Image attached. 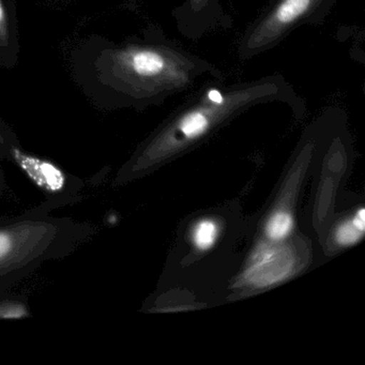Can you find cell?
<instances>
[{
  "instance_id": "6da1fadb",
  "label": "cell",
  "mask_w": 365,
  "mask_h": 365,
  "mask_svg": "<svg viewBox=\"0 0 365 365\" xmlns=\"http://www.w3.org/2000/svg\"><path fill=\"white\" fill-rule=\"evenodd\" d=\"M104 78L115 99L145 108L223 78L221 69L187 50L159 26L106 53Z\"/></svg>"
},
{
  "instance_id": "7a4b0ae2",
  "label": "cell",
  "mask_w": 365,
  "mask_h": 365,
  "mask_svg": "<svg viewBox=\"0 0 365 365\" xmlns=\"http://www.w3.org/2000/svg\"><path fill=\"white\" fill-rule=\"evenodd\" d=\"M339 0H273L251 23L239 41L238 58L245 61L279 46L305 25H322Z\"/></svg>"
},
{
  "instance_id": "3957f363",
  "label": "cell",
  "mask_w": 365,
  "mask_h": 365,
  "mask_svg": "<svg viewBox=\"0 0 365 365\" xmlns=\"http://www.w3.org/2000/svg\"><path fill=\"white\" fill-rule=\"evenodd\" d=\"M170 14L178 33L193 41L217 31L230 29L234 24L222 0H182Z\"/></svg>"
},
{
  "instance_id": "277c9868",
  "label": "cell",
  "mask_w": 365,
  "mask_h": 365,
  "mask_svg": "<svg viewBox=\"0 0 365 365\" xmlns=\"http://www.w3.org/2000/svg\"><path fill=\"white\" fill-rule=\"evenodd\" d=\"M12 157L21 170L38 185L46 191L57 193L66 185V176L61 170L51 162L38 159L14 149Z\"/></svg>"
},
{
  "instance_id": "5b68a950",
  "label": "cell",
  "mask_w": 365,
  "mask_h": 365,
  "mask_svg": "<svg viewBox=\"0 0 365 365\" xmlns=\"http://www.w3.org/2000/svg\"><path fill=\"white\" fill-rule=\"evenodd\" d=\"M364 228L365 211L362 208L351 222H347L339 226L336 232L337 242L341 243V245H352L362 236Z\"/></svg>"
},
{
  "instance_id": "8992f818",
  "label": "cell",
  "mask_w": 365,
  "mask_h": 365,
  "mask_svg": "<svg viewBox=\"0 0 365 365\" xmlns=\"http://www.w3.org/2000/svg\"><path fill=\"white\" fill-rule=\"evenodd\" d=\"M292 228V219L288 213L277 212L267 224V235L272 240H281L288 236Z\"/></svg>"
},
{
  "instance_id": "52a82bcc",
  "label": "cell",
  "mask_w": 365,
  "mask_h": 365,
  "mask_svg": "<svg viewBox=\"0 0 365 365\" xmlns=\"http://www.w3.org/2000/svg\"><path fill=\"white\" fill-rule=\"evenodd\" d=\"M14 26L5 0H0V48L9 50L14 44Z\"/></svg>"
},
{
  "instance_id": "ba28073f",
  "label": "cell",
  "mask_w": 365,
  "mask_h": 365,
  "mask_svg": "<svg viewBox=\"0 0 365 365\" xmlns=\"http://www.w3.org/2000/svg\"><path fill=\"white\" fill-rule=\"evenodd\" d=\"M217 238V227L211 221H202L194 230V242L200 250H207L212 247Z\"/></svg>"
},
{
  "instance_id": "9c48e42d",
  "label": "cell",
  "mask_w": 365,
  "mask_h": 365,
  "mask_svg": "<svg viewBox=\"0 0 365 365\" xmlns=\"http://www.w3.org/2000/svg\"><path fill=\"white\" fill-rule=\"evenodd\" d=\"M12 240L9 235L0 232V259L5 257L11 251Z\"/></svg>"
}]
</instances>
